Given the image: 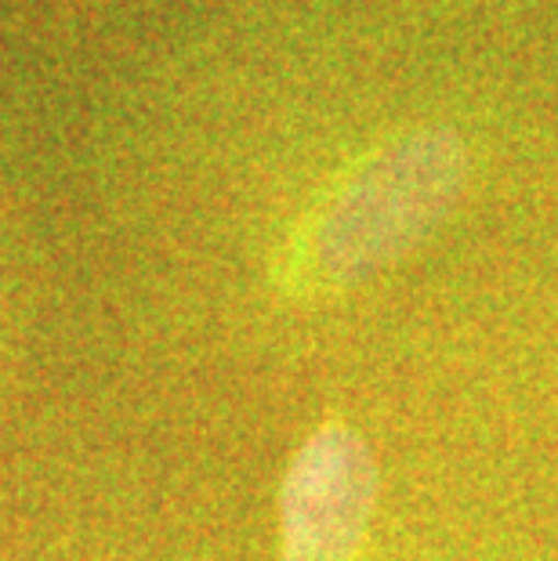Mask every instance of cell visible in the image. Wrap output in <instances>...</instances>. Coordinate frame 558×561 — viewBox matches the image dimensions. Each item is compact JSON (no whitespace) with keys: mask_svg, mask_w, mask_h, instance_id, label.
<instances>
[{"mask_svg":"<svg viewBox=\"0 0 558 561\" xmlns=\"http://www.w3.org/2000/svg\"><path fill=\"white\" fill-rule=\"evenodd\" d=\"M377 493L366 435L341 416L319 421L283 471L276 561H363Z\"/></svg>","mask_w":558,"mask_h":561,"instance_id":"cell-2","label":"cell"},{"mask_svg":"<svg viewBox=\"0 0 558 561\" xmlns=\"http://www.w3.org/2000/svg\"><path fill=\"white\" fill-rule=\"evenodd\" d=\"M471 157L449 127H418L382 141L319 193L272 257L287 301H323L410 254L454 210Z\"/></svg>","mask_w":558,"mask_h":561,"instance_id":"cell-1","label":"cell"}]
</instances>
